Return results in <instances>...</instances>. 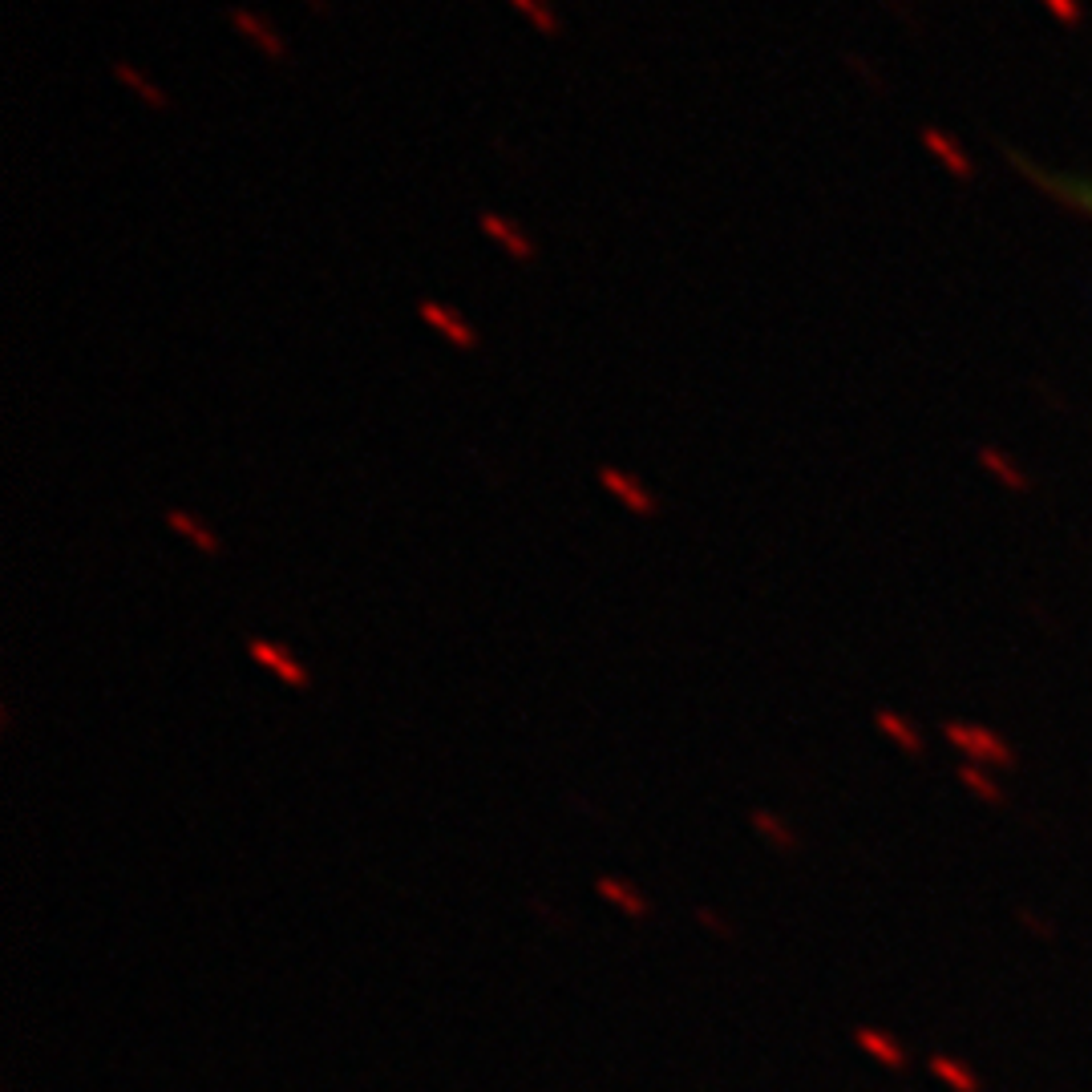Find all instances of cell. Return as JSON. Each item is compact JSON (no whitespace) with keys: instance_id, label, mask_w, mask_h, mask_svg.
<instances>
[{"instance_id":"obj_1","label":"cell","mask_w":1092,"mask_h":1092,"mask_svg":"<svg viewBox=\"0 0 1092 1092\" xmlns=\"http://www.w3.org/2000/svg\"><path fill=\"white\" fill-rule=\"evenodd\" d=\"M247 652H251V660L256 664H264V668H272L284 684H292V688H308V672L284 652V648H276V644H268V640H251L247 644Z\"/></svg>"},{"instance_id":"obj_5","label":"cell","mask_w":1092,"mask_h":1092,"mask_svg":"<svg viewBox=\"0 0 1092 1092\" xmlns=\"http://www.w3.org/2000/svg\"><path fill=\"white\" fill-rule=\"evenodd\" d=\"M421 316H425L433 329H441V333H445L453 345H461V349H474V345H478V337H474V333H469V329H465V324H461L453 312H445V308H437V304H429V300H425V304H421Z\"/></svg>"},{"instance_id":"obj_9","label":"cell","mask_w":1092,"mask_h":1092,"mask_svg":"<svg viewBox=\"0 0 1092 1092\" xmlns=\"http://www.w3.org/2000/svg\"><path fill=\"white\" fill-rule=\"evenodd\" d=\"M599 894L603 898H611V902H620L628 915H648V898H640L632 886H624V882H615V878H599Z\"/></svg>"},{"instance_id":"obj_4","label":"cell","mask_w":1092,"mask_h":1092,"mask_svg":"<svg viewBox=\"0 0 1092 1092\" xmlns=\"http://www.w3.org/2000/svg\"><path fill=\"white\" fill-rule=\"evenodd\" d=\"M482 227H486V231H490V235H494V239H498V243H502V247H506L514 260H522V264H526V260L534 256V247L526 243V235H522L518 227H510L506 219H498V215H490V211H486V215H482Z\"/></svg>"},{"instance_id":"obj_6","label":"cell","mask_w":1092,"mask_h":1092,"mask_svg":"<svg viewBox=\"0 0 1092 1092\" xmlns=\"http://www.w3.org/2000/svg\"><path fill=\"white\" fill-rule=\"evenodd\" d=\"M231 20H235V28H243V32L251 37V41H260V49H264L268 57H276V61H280V57H288V49L280 45V37H276V32H272V28L264 24V20H256L251 12L235 8V12H231Z\"/></svg>"},{"instance_id":"obj_2","label":"cell","mask_w":1092,"mask_h":1092,"mask_svg":"<svg viewBox=\"0 0 1092 1092\" xmlns=\"http://www.w3.org/2000/svg\"><path fill=\"white\" fill-rule=\"evenodd\" d=\"M599 482H603V486H607V490H611V494H615V498H620L628 510H636V514H656V498H652V494H648L640 482H632L624 469L603 465V469H599Z\"/></svg>"},{"instance_id":"obj_7","label":"cell","mask_w":1092,"mask_h":1092,"mask_svg":"<svg viewBox=\"0 0 1092 1092\" xmlns=\"http://www.w3.org/2000/svg\"><path fill=\"white\" fill-rule=\"evenodd\" d=\"M114 73H118V81H122V85H130V89H134V93H138L146 105H154V110H166V105H170V101H166V93H162V89H154V85H150V81H146V77H142L134 65L118 61V65H114Z\"/></svg>"},{"instance_id":"obj_8","label":"cell","mask_w":1092,"mask_h":1092,"mask_svg":"<svg viewBox=\"0 0 1092 1092\" xmlns=\"http://www.w3.org/2000/svg\"><path fill=\"white\" fill-rule=\"evenodd\" d=\"M166 522H170L178 534H187L191 542H199V551H203V555H219V538H215L211 530H203V522H199V518H191V514H183V510H170V514H166Z\"/></svg>"},{"instance_id":"obj_10","label":"cell","mask_w":1092,"mask_h":1092,"mask_svg":"<svg viewBox=\"0 0 1092 1092\" xmlns=\"http://www.w3.org/2000/svg\"><path fill=\"white\" fill-rule=\"evenodd\" d=\"M514 8H522L530 20H534V28L538 32H547V37H555L559 32V20H555V12H547V4L542 0H510Z\"/></svg>"},{"instance_id":"obj_3","label":"cell","mask_w":1092,"mask_h":1092,"mask_svg":"<svg viewBox=\"0 0 1092 1092\" xmlns=\"http://www.w3.org/2000/svg\"><path fill=\"white\" fill-rule=\"evenodd\" d=\"M1065 207H1073V211H1081V215H1089L1092 219V183H1085V178H1052V174H1036Z\"/></svg>"}]
</instances>
